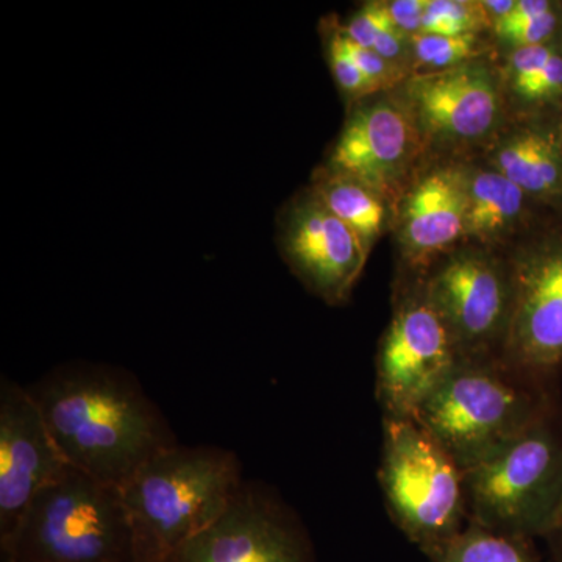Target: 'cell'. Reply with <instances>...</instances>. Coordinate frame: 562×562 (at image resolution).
<instances>
[{"instance_id":"d6986e66","label":"cell","mask_w":562,"mask_h":562,"mask_svg":"<svg viewBox=\"0 0 562 562\" xmlns=\"http://www.w3.org/2000/svg\"><path fill=\"white\" fill-rule=\"evenodd\" d=\"M310 188L358 236L369 255L383 233L392 227L394 206L364 181L321 166Z\"/></svg>"},{"instance_id":"4316f807","label":"cell","mask_w":562,"mask_h":562,"mask_svg":"<svg viewBox=\"0 0 562 562\" xmlns=\"http://www.w3.org/2000/svg\"><path fill=\"white\" fill-rule=\"evenodd\" d=\"M554 536H560V539L562 541V512H561L560 525H558V530H557V532H554Z\"/></svg>"},{"instance_id":"5b68a950","label":"cell","mask_w":562,"mask_h":562,"mask_svg":"<svg viewBox=\"0 0 562 562\" xmlns=\"http://www.w3.org/2000/svg\"><path fill=\"white\" fill-rule=\"evenodd\" d=\"M0 547L5 562H132L121 490L69 468L35 495Z\"/></svg>"},{"instance_id":"9a60e30c","label":"cell","mask_w":562,"mask_h":562,"mask_svg":"<svg viewBox=\"0 0 562 562\" xmlns=\"http://www.w3.org/2000/svg\"><path fill=\"white\" fill-rule=\"evenodd\" d=\"M468 165L443 161L414 176L395 203L398 250L413 280H419L464 241Z\"/></svg>"},{"instance_id":"8992f818","label":"cell","mask_w":562,"mask_h":562,"mask_svg":"<svg viewBox=\"0 0 562 562\" xmlns=\"http://www.w3.org/2000/svg\"><path fill=\"white\" fill-rule=\"evenodd\" d=\"M380 483L392 520L425 557L464 528V471L416 420L384 417Z\"/></svg>"},{"instance_id":"8fae6325","label":"cell","mask_w":562,"mask_h":562,"mask_svg":"<svg viewBox=\"0 0 562 562\" xmlns=\"http://www.w3.org/2000/svg\"><path fill=\"white\" fill-rule=\"evenodd\" d=\"M425 154L408 106L391 90L349 106L324 166L364 181L395 209Z\"/></svg>"},{"instance_id":"9c48e42d","label":"cell","mask_w":562,"mask_h":562,"mask_svg":"<svg viewBox=\"0 0 562 562\" xmlns=\"http://www.w3.org/2000/svg\"><path fill=\"white\" fill-rule=\"evenodd\" d=\"M460 361L452 331L424 283L408 280L398 291L376 355V397L384 417L414 419Z\"/></svg>"},{"instance_id":"2e32d148","label":"cell","mask_w":562,"mask_h":562,"mask_svg":"<svg viewBox=\"0 0 562 562\" xmlns=\"http://www.w3.org/2000/svg\"><path fill=\"white\" fill-rule=\"evenodd\" d=\"M487 166L501 172L535 203L562 206L561 127L538 117L506 125L487 147Z\"/></svg>"},{"instance_id":"d4e9b609","label":"cell","mask_w":562,"mask_h":562,"mask_svg":"<svg viewBox=\"0 0 562 562\" xmlns=\"http://www.w3.org/2000/svg\"><path fill=\"white\" fill-rule=\"evenodd\" d=\"M562 3H557L554 9L547 11L542 16L532 18L513 27L492 31L497 46L503 47L505 54L522 49V47L541 46V44L554 43L560 35Z\"/></svg>"},{"instance_id":"83f0119b","label":"cell","mask_w":562,"mask_h":562,"mask_svg":"<svg viewBox=\"0 0 562 562\" xmlns=\"http://www.w3.org/2000/svg\"><path fill=\"white\" fill-rule=\"evenodd\" d=\"M560 127H561V135H562V122H561V125H560Z\"/></svg>"},{"instance_id":"ac0fdd59","label":"cell","mask_w":562,"mask_h":562,"mask_svg":"<svg viewBox=\"0 0 562 562\" xmlns=\"http://www.w3.org/2000/svg\"><path fill=\"white\" fill-rule=\"evenodd\" d=\"M501 70L508 110L539 117L562 109V47L558 41L508 52Z\"/></svg>"},{"instance_id":"484cf974","label":"cell","mask_w":562,"mask_h":562,"mask_svg":"<svg viewBox=\"0 0 562 562\" xmlns=\"http://www.w3.org/2000/svg\"><path fill=\"white\" fill-rule=\"evenodd\" d=\"M395 27L406 35L413 36L420 32L422 18H424L427 0H391L384 2Z\"/></svg>"},{"instance_id":"30bf717a","label":"cell","mask_w":562,"mask_h":562,"mask_svg":"<svg viewBox=\"0 0 562 562\" xmlns=\"http://www.w3.org/2000/svg\"><path fill=\"white\" fill-rule=\"evenodd\" d=\"M506 260L514 301L503 361L546 383L562 366V227L528 239Z\"/></svg>"},{"instance_id":"52a82bcc","label":"cell","mask_w":562,"mask_h":562,"mask_svg":"<svg viewBox=\"0 0 562 562\" xmlns=\"http://www.w3.org/2000/svg\"><path fill=\"white\" fill-rule=\"evenodd\" d=\"M395 92L408 106L425 151L487 149L508 125L502 70L487 58L413 74Z\"/></svg>"},{"instance_id":"7402d4cb","label":"cell","mask_w":562,"mask_h":562,"mask_svg":"<svg viewBox=\"0 0 562 562\" xmlns=\"http://www.w3.org/2000/svg\"><path fill=\"white\" fill-rule=\"evenodd\" d=\"M491 46L483 35H413L412 61L413 74L439 72L487 58Z\"/></svg>"},{"instance_id":"277c9868","label":"cell","mask_w":562,"mask_h":562,"mask_svg":"<svg viewBox=\"0 0 562 562\" xmlns=\"http://www.w3.org/2000/svg\"><path fill=\"white\" fill-rule=\"evenodd\" d=\"M464 476L468 522L528 541L554 536L562 512V427L553 409Z\"/></svg>"},{"instance_id":"ba28073f","label":"cell","mask_w":562,"mask_h":562,"mask_svg":"<svg viewBox=\"0 0 562 562\" xmlns=\"http://www.w3.org/2000/svg\"><path fill=\"white\" fill-rule=\"evenodd\" d=\"M420 280L461 360H503L514 301L506 258L475 244L458 246Z\"/></svg>"},{"instance_id":"e0dca14e","label":"cell","mask_w":562,"mask_h":562,"mask_svg":"<svg viewBox=\"0 0 562 562\" xmlns=\"http://www.w3.org/2000/svg\"><path fill=\"white\" fill-rule=\"evenodd\" d=\"M531 201L519 187L491 166L468 165L465 243L497 250L525 231Z\"/></svg>"},{"instance_id":"7a4b0ae2","label":"cell","mask_w":562,"mask_h":562,"mask_svg":"<svg viewBox=\"0 0 562 562\" xmlns=\"http://www.w3.org/2000/svg\"><path fill=\"white\" fill-rule=\"evenodd\" d=\"M243 484L231 450L176 443L151 457L121 487L132 562H169L227 512Z\"/></svg>"},{"instance_id":"44dd1931","label":"cell","mask_w":562,"mask_h":562,"mask_svg":"<svg viewBox=\"0 0 562 562\" xmlns=\"http://www.w3.org/2000/svg\"><path fill=\"white\" fill-rule=\"evenodd\" d=\"M342 31L355 43L412 74V36L395 27L384 2L364 3L346 24L342 22Z\"/></svg>"},{"instance_id":"5bb4252c","label":"cell","mask_w":562,"mask_h":562,"mask_svg":"<svg viewBox=\"0 0 562 562\" xmlns=\"http://www.w3.org/2000/svg\"><path fill=\"white\" fill-rule=\"evenodd\" d=\"M27 386L0 383V543L35 495L68 471Z\"/></svg>"},{"instance_id":"7c38bea8","label":"cell","mask_w":562,"mask_h":562,"mask_svg":"<svg viewBox=\"0 0 562 562\" xmlns=\"http://www.w3.org/2000/svg\"><path fill=\"white\" fill-rule=\"evenodd\" d=\"M277 243L303 286L333 306L349 301L371 257L310 187L281 209Z\"/></svg>"},{"instance_id":"cb8c5ba5","label":"cell","mask_w":562,"mask_h":562,"mask_svg":"<svg viewBox=\"0 0 562 562\" xmlns=\"http://www.w3.org/2000/svg\"><path fill=\"white\" fill-rule=\"evenodd\" d=\"M491 22L483 0H427L417 35H483Z\"/></svg>"},{"instance_id":"603a6c76","label":"cell","mask_w":562,"mask_h":562,"mask_svg":"<svg viewBox=\"0 0 562 562\" xmlns=\"http://www.w3.org/2000/svg\"><path fill=\"white\" fill-rule=\"evenodd\" d=\"M321 33L328 68L336 87L346 99L347 106L383 92L358 69L347 54L342 41L341 21L338 16L333 14L330 18H324L321 22Z\"/></svg>"},{"instance_id":"ffe728a7","label":"cell","mask_w":562,"mask_h":562,"mask_svg":"<svg viewBox=\"0 0 562 562\" xmlns=\"http://www.w3.org/2000/svg\"><path fill=\"white\" fill-rule=\"evenodd\" d=\"M427 558L431 562H536L528 539L486 530L472 522Z\"/></svg>"},{"instance_id":"3957f363","label":"cell","mask_w":562,"mask_h":562,"mask_svg":"<svg viewBox=\"0 0 562 562\" xmlns=\"http://www.w3.org/2000/svg\"><path fill=\"white\" fill-rule=\"evenodd\" d=\"M543 384L503 360H461L414 420L465 472L552 412Z\"/></svg>"},{"instance_id":"4fadbf2b","label":"cell","mask_w":562,"mask_h":562,"mask_svg":"<svg viewBox=\"0 0 562 562\" xmlns=\"http://www.w3.org/2000/svg\"><path fill=\"white\" fill-rule=\"evenodd\" d=\"M169 562H314L301 525L280 502L244 483L227 512Z\"/></svg>"},{"instance_id":"6da1fadb","label":"cell","mask_w":562,"mask_h":562,"mask_svg":"<svg viewBox=\"0 0 562 562\" xmlns=\"http://www.w3.org/2000/svg\"><path fill=\"white\" fill-rule=\"evenodd\" d=\"M27 390L66 464L106 486L121 490L177 443L160 409L117 369L66 366Z\"/></svg>"}]
</instances>
